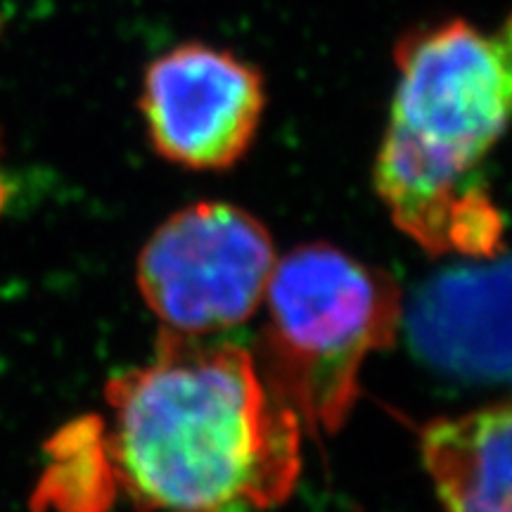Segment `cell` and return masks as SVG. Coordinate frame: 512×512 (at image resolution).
Here are the masks:
<instances>
[{"label":"cell","mask_w":512,"mask_h":512,"mask_svg":"<svg viewBox=\"0 0 512 512\" xmlns=\"http://www.w3.org/2000/svg\"><path fill=\"white\" fill-rule=\"evenodd\" d=\"M264 380L311 427L335 432L358 396L363 361L392 344L399 287L328 245L294 249L266 287Z\"/></svg>","instance_id":"3"},{"label":"cell","mask_w":512,"mask_h":512,"mask_svg":"<svg viewBox=\"0 0 512 512\" xmlns=\"http://www.w3.org/2000/svg\"><path fill=\"white\" fill-rule=\"evenodd\" d=\"M138 110L150 145L166 162L226 171L259 136L264 74L233 50L185 41L147 64Z\"/></svg>","instance_id":"5"},{"label":"cell","mask_w":512,"mask_h":512,"mask_svg":"<svg viewBox=\"0 0 512 512\" xmlns=\"http://www.w3.org/2000/svg\"><path fill=\"white\" fill-rule=\"evenodd\" d=\"M8 195H10V188L3 174V140H0V211H3L5 202H8Z\"/></svg>","instance_id":"7"},{"label":"cell","mask_w":512,"mask_h":512,"mask_svg":"<svg viewBox=\"0 0 512 512\" xmlns=\"http://www.w3.org/2000/svg\"><path fill=\"white\" fill-rule=\"evenodd\" d=\"M394 62L377 195L425 252L491 254L503 221L477 171L512 124V12L494 31L460 17L415 27Z\"/></svg>","instance_id":"2"},{"label":"cell","mask_w":512,"mask_h":512,"mask_svg":"<svg viewBox=\"0 0 512 512\" xmlns=\"http://www.w3.org/2000/svg\"><path fill=\"white\" fill-rule=\"evenodd\" d=\"M114 472L140 508L261 512L299 475V418L238 344L162 337L107 387Z\"/></svg>","instance_id":"1"},{"label":"cell","mask_w":512,"mask_h":512,"mask_svg":"<svg viewBox=\"0 0 512 512\" xmlns=\"http://www.w3.org/2000/svg\"><path fill=\"white\" fill-rule=\"evenodd\" d=\"M420 451L446 512H512V401L430 422Z\"/></svg>","instance_id":"6"},{"label":"cell","mask_w":512,"mask_h":512,"mask_svg":"<svg viewBox=\"0 0 512 512\" xmlns=\"http://www.w3.org/2000/svg\"><path fill=\"white\" fill-rule=\"evenodd\" d=\"M273 240L252 214L226 202L176 211L138 256V287L176 335L204 337L254 316L271 280Z\"/></svg>","instance_id":"4"}]
</instances>
